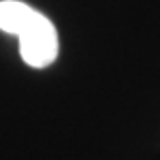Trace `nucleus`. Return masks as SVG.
<instances>
[{
	"label": "nucleus",
	"mask_w": 160,
	"mask_h": 160,
	"mask_svg": "<svg viewBox=\"0 0 160 160\" xmlns=\"http://www.w3.org/2000/svg\"><path fill=\"white\" fill-rule=\"evenodd\" d=\"M0 30L18 36L20 55L32 68H46L57 59L59 38L53 23L25 2H0Z\"/></svg>",
	"instance_id": "1"
}]
</instances>
